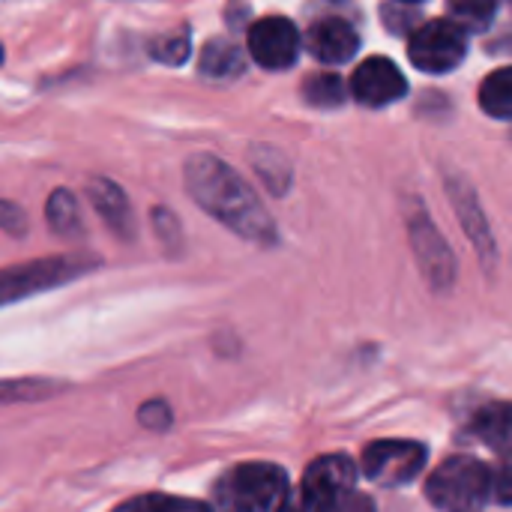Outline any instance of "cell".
<instances>
[{
    "instance_id": "3",
    "label": "cell",
    "mask_w": 512,
    "mask_h": 512,
    "mask_svg": "<svg viewBox=\"0 0 512 512\" xmlns=\"http://www.w3.org/2000/svg\"><path fill=\"white\" fill-rule=\"evenodd\" d=\"M426 495L441 512H483L492 498V471L474 456H453L429 477Z\"/></svg>"
},
{
    "instance_id": "14",
    "label": "cell",
    "mask_w": 512,
    "mask_h": 512,
    "mask_svg": "<svg viewBox=\"0 0 512 512\" xmlns=\"http://www.w3.org/2000/svg\"><path fill=\"white\" fill-rule=\"evenodd\" d=\"M201 75L207 78H216V81H228V78H237L243 69H246V57L243 51L228 42V39H210L201 51Z\"/></svg>"
},
{
    "instance_id": "16",
    "label": "cell",
    "mask_w": 512,
    "mask_h": 512,
    "mask_svg": "<svg viewBox=\"0 0 512 512\" xmlns=\"http://www.w3.org/2000/svg\"><path fill=\"white\" fill-rule=\"evenodd\" d=\"M45 219L48 228L60 237H75L81 231V213H78V201L69 189H54L48 195L45 204Z\"/></svg>"
},
{
    "instance_id": "8",
    "label": "cell",
    "mask_w": 512,
    "mask_h": 512,
    "mask_svg": "<svg viewBox=\"0 0 512 512\" xmlns=\"http://www.w3.org/2000/svg\"><path fill=\"white\" fill-rule=\"evenodd\" d=\"M84 270H87L84 258H45V261H30L0 270V306L36 291H48L60 282H69Z\"/></svg>"
},
{
    "instance_id": "23",
    "label": "cell",
    "mask_w": 512,
    "mask_h": 512,
    "mask_svg": "<svg viewBox=\"0 0 512 512\" xmlns=\"http://www.w3.org/2000/svg\"><path fill=\"white\" fill-rule=\"evenodd\" d=\"M0 228L9 231V234H24V228H27L24 210H21L18 204L0 201Z\"/></svg>"
},
{
    "instance_id": "13",
    "label": "cell",
    "mask_w": 512,
    "mask_h": 512,
    "mask_svg": "<svg viewBox=\"0 0 512 512\" xmlns=\"http://www.w3.org/2000/svg\"><path fill=\"white\" fill-rule=\"evenodd\" d=\"M87 198L93 204V210L105 219V225L120 234V237H132L135 231V222H132V207H129V198L123 195V189L105 177H93L87 183Z\"/></svg>"
},
{
    "instance_id": "19",
    "label": "cell",
    "mask_w": 512,
    "mask_h": 512,
    "mask_svg": "<svg viewBox=\"0 0 512 512\" xmlns=\"http://www.w3.org/2000/svg\"><path fill=\"white\" fill-rule=\"evenodd\" d=\"M477 432L489 447L507 453V447H510V405L501 402V405H489L486 411H480Z\"/></svg>"
},
{
    "instance_id": "22",
    "label": "cell",
    "mask_w": 512,
    "mask_h": 512,
    "mask_svg": "<svg viewBox=\"0 0 512 512\" xmlns=\"http://www.w3.org/2000/svg\"><path fill=\"white\" fill-rule=\"evenodd\" d=\"M189 27H180V30H171V33H162L150 42V57L159 60V63H168V66H180L186 57H189Z\"/></svg>"
},
{
    "instance_id": "15",
    "label": "cell",
    "mask_w": 512,
    "mask_h": 512,
    "mask_svg": "<svg viewBox=\"0 0 512 512\" xmlns=\"http://www.w3.org/2000/svg\"><path fill=\"white\" fill-rule=\"evenodd\" d=\"M480 108L495 120L512 117V69L501 66L480 84Z\"/></svg>"
},
{
    "instance_id": "20",
    "label": "cell",
    "mask_w": 512,
    "mask_h": 512,
    "mask_svg": "<svg viewBox=\"0 0 512 512\" xmlns=\"http://www.w3.org/2000/svg\"><path fill=\"white\" fill-rule=\"evenodd\" d=\"M450 21L462 30H483L498 12V0H447Z\"/></svg>"
},
{
    "instance_id": "10",
    "label": "cell",
    "mask_w": 512,
    "mask_h": 512,
    "mask_svg": "<svg viewBox=\"0 0 512 512\" xmlns=\"http://www.w3.org/2000/svg\"><path fill=\"white\" fill-rule=\"evenodd\" d=\"M351 93L360 105L369 108H384L399 102L408 93V81L402 75V69L387 60V57H369L363 60L354 75H351Z\"/></svg>"
},
{
    "instance_id": "26",
    "label": "cell",
    "mask_w": 512,
    "mask_h": 512,
    "mask_svg": "<svg viewBox=\"0 0 512 512\" xmlns=\"http://www.w3.org/2000/svg\"><path fill=\"white\" fill-rule=\"evenodd\" d=\"M336 512H375V504H372L366 495H360V492H348V495L339 501Z\"/></svg>"
},
{
    "instance_id": "6",
    "label": "cell",
    "mask_w": 512,
    "mask_h": 512,
    "mask_svg": "<svg viewBox=\"0 0 512 512\" xmlns=\"http://www.w3.org/2000/svg\"><path fill=\"white\" fill-rule=\"evenodd\" d=\"M408 234H411L414 258H417L426 282L435 291H447L456 282V258H453L447 240L441 237V231L435 228V222L429 219V213L420 204L408 213Z\"/></svg>"
},
{
    "instance_id": "4",
    "label": "cell",
    "mask_w": 512,
    "mask_h": 512,
    "mask_svg": "<svg viewBox=\"0 0 512 512\" xmlns=\"http://www.w3.org/2000/svg\"><path fill=\"white\" fill-rule=\"evenodd\" d=\"M357 468L348 456H321L309 465L297 495H288L276 512H336L339 501L354 492Z\"/></svg>"
},
{
    "instance_id": "17",
    "label": "cell",
    "mask_w": 512,
    "mask_h": 512,
    "mask_svg": "<svg viewBox=\"0 0 512 512\" xmlns=\"http://www.w3.org/2000/svg\"><path fill=\"white\" fill-rule=\"evenodd\" d=\"M345 81L333 72H315L303 81V99L312 108H339L345 105Z\"/></svg>"
},
{
    "instance_id": "9",
    "label": "cell",
    "mask_w": 512,
    "mask_h": 512,
    "mask_svg": "<svg viewBox=\"0 0 512 512\" xmlns=\"http://www.w3.org/2000/svg\"><path fill=\"white\" fill-rule=\"evenodd\" d=\"M249 54L258 66L285 72L300 57V33L282 15H267L249 27Z\"/></svg>"
},
{
    "instance_id": "11",
    "label": "cell",
    "mask_w": 512,
    "mask_h": 512,
    "mask_svg": "<svg viewBox=\"0 0 512 512\" xmlns=\"http://www.w3.org/2000/svg\"><path fill=\"white\" fill-rule=\"evenodd\" d=\"M447 186H450V201H453V207H456V216H459L465 234L471 237V243H474V249L480 252L483 264L492 270V267H495V258H498V249H495V237H492L489 219H486V213H483V207H480L474 189H471L468 180H462V177H450Z\"/></svg>"
},
{
    "instance_id": "1",
    "label": "cell",
    "mask_w": 512,
    "mask_h": 512,
    "mask_svg": "<svg viewBox=\"0 0 512 512\" xmlns=\"http://www.w3.org/2000/svg\"><path fill=\"white\" fill-rule=\"evenodd\" d=\"M183 177L192 201L225 228L261 246L276 243V225L267 207L228 162L213 153H195L189 156Z\"/></svg>"
},
{
    "instance_id": "5",
    "label": "cell",
    "mask_w": 512,
    "mask_h": 512,
    "mask_svg": "<svg viewBox=\"0 0 512 512\" xmlns=\"http://www.w3.org/2000/svg\"><path fill=\"white\" fill-rule=\"evenodd\" d=\"M408 57L423 72H432V75L453 72L468 57V33L450 18L426 21L411 33Z\"/></svg>"
},
{
    "instance_id": "21",
    "label": "cell",
    "mask_w": 512,
    "mask_h": 512,
    "mask_svg": "<svg viewBox=\"0 0 512 512\" xmlns=\"http://www.w3.org/2000/svg\"><path fill=\"white\" fill-rule=\"evenodd\" d=\"M114 512H213L207 504L174 498V495H141L126 504H120Z\"/></svg>"
},
{
    "instance_id": "27",
    "label": "cell",
    "mask_w": 512,
    "mask_h": 512,
    "mask_svg": "<svg viewBox=\"0 0 512 512\" xmlns=\"http://www.w3.org/2000/svg\"><path fill=\"white\" fill-rule=\"evenodd\" d=\"M0 63H3V48H0Z\"/></svg>"
},
{
    "instance_id": "18",
    "label": "cell",
    "mask_w": 512,
    "mask_h": 512,
    "mask_svg": "<svg viewBox=\"0 0 512 512\" xmlns=\"http://www.w3.org/2000/svg\"><path fill=\"white\" fill-rule=\"evenodd\" d=\"M252 165L258 171V177L267 183L270 192L282 195L291 183V168L285 162V156L279 150H270V147H252Z\"/></svg>"
},
{
    "instance_id": "25",
    "label": "cell",
    "mask_w": 512,
    "mask_h": 512,
    "mask_svg": "<svg viewBox=\"0 0 512 512\" xmlns=\"http://www.w3.org/2000/svg\"><path fill=\"white\" fill-rule=\"evenodd\" d=\"M42 384H30V381H18V384H0V402H6V399H33V396H42V393H36Z\"/></svg>"
},
{
    "instance_id": "24",
    "label": "cell",
    "mask_w": 512,
    "mask_h": 512,
    "mask_svg": "<svg viewBox=\"0 0 512 512\" xmlns=\"http://www.w3.org/2000/svg\"><path fill=\"white\" fill-rule=\"evenodd\" d=\"M141 423H144L147 429H165V426L171 423L168 405H165V402H150V405H144V408H141Z\"/></svg>"
},
{
    "instance_id": "7",
    "label": "cell",
    "mask_w": 512,
    "mask_h": 512,
    "mask_svg": "<svg viewBox=\"0 0 512 512\" xmlns=\"http://www.w3.org/2000/svg\"><path fill=\"white\" fill-rule=\"evenodd\" d=\"M426 465V447L417 441H375L363 453V474L375 486H405Z\"/></svg>"
},
{
    "instance_id": "12",
    "label": "cell",
    "mask_w": 512,
    "mask_h": 512,
    "mask_svg": "<svg viewBox=\"0 0 512 512\" xmlns=\"http://www.w3.org/2000/svg\"><path fill=\"white\" fill-rule=\"evenodd\" d=\"M306 48L321 63H345L357 54L360 36L345 18H321L306 33Z\"/></svg>"
},
{
    "instance_id": "28",
    "label": "cell",
    "mask_w": 512,
    "mask_h": 512,
    "mask_svg": "<svg viewBox=\"0 0 512 512\" xmlns=\"http://www.w3.org/2000/svg\"><path fill=\"white\" fill-rule=\"evenodd\" d=\"M405 3H417V0H405Z\"/></svg>"
},
{
    "instance_id": "2",
    "label": "cell",
    "mask_w": 512,
    "mask_h": 512,
    "mask_svg": "<svg viewBox=\"0 0 512 512\" xmlns=\"http://www.w3.org/2000/svg\"><path fill=\"white\" fill-rule=\"evenodd\" d=\"M288 498V474L270 462L231 468L213 489V512H276Z\"/></svg>"
}]
</instances>
